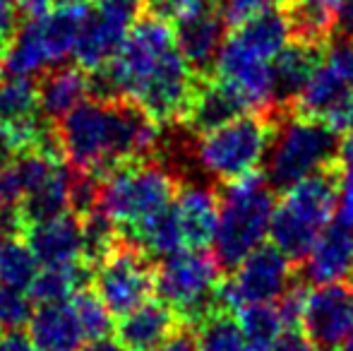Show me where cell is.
I'll return each mask as SVG.
<instances>
[{"instance_id": "obj_1", "label": "cell", "mask_w": 353, "mask_h": 351, "mask_svg": "<svg viewBox=\"0 0 353 351\" xmlns=\"http://www.w3.org/2000/svg\"><path fill=\"white\" fill-rule=\"evenodd\" d=\"M274 207V188L260 171L228 181L219 190V224L212 241L219 265L233 270L265 243Z\"/></svg>"}, {"instance_id": "obj_2", "label": "cell", "mask_w": 353, "mask_h": 351, "mask_svg": "<svg viewBox=\"0 0 353 351\" xmlns=\"http://www.w3.org/2000/svg\"><path fill=\"white\" fill-rule=\"evenodd\" d=\"M339 130L322 118L305 113H286L274 118L270 147L265 154V176L272 188H288L317 171L334 169L339 164Z\"/></svg>"}, {"instance_id": "obj_3", "label": "cell", "mask_w": 353, "mask_h": 351, "mask_svg": "<svg viewBox=\"0 0 353 351\" xmlns=\"http://www.w3.org/2000/svg\"><path fill=\"white\" fill-rule=\"evenodd\" d=\"M339 200V174L317 171L283 188L281 202L274 207L270 224L272 245L288 260L301 263L312 248L320 231L332 221Z\"/></svg>"}, {"instance_id": "obj_4", "label": "cell", "mask_w": 353, "mask_h": 351, "mask_svg": "<svg viewBox=\"0 0 353 351\" xmlns=\"http://www.w3.org/2000/svg\"><path fill=\"white\" fill-rule=\"evenodd\" d=\"M274 116L248 111L207 130L195 142L197 166L214 181H236L260 169L270 147Z\"/></svg>"}, {"instance_id": "obj_5", "label": "cell", "mask_w": 353, "mask_h": 351, "mask_svg": "<svg viewBox=\"0 0 353 351\" xmlns=\"http://www.w3.org/2000/svg\"><path fill=\"white\" fill-rule=\"evenodd\" d=\"M178 190V181L159 161H125L101 176L99 207L125 231L149 217L168 210Z\"/></svg>"}, {"instance_id": "obj_6", "label": "cell", "mask_w": 353, "mask_h": 351, "mask_svg": "<svg viewBox=\"0 0 353 351\" xmlns=\"http://www.w3.org/2000/svg\"><path fill=\"white\" fill-rule=\"evenodd\" d=\"M221 286V265L207 248H181L161 258L154 267V291L163 303L178 313L181 323L197 325L207 318L219 303Z\"/></svg>"}, {"instance_id": "obj_7", "label": "cell", "mask_w": 353, "mask_h": 351, "mask_svg": "<svg viewBox=\"0 0 353 351\" xmlns=\"http://www.w3.org/2000/svg\"><path fill=\"white\" fill-rule=\"evenodd\" d=\"M92 284L111 315L121 318L154 294V267L149 265L147 253L121 236L118 243L94 265Z\"/></svg>"}, {"instance_id": "obj_8", "label": "cell", "mask_w": 353, "mask_h": 351, "mask_svg": "<svg viewBox=\"0 0 353 351\" xmlns=\"http://www.w3.org/2000/svg\"><path fill=\"white\" fill-rule=\"evenodd\" d=\"M293 260H288L276 245L255 248L233 267L228 281L219 286V303L226 310H238L245 303H276L293 284Z\"/></svg>"}, {"instance_id": "obj_9", "label": "cell", "mask_w": 353, "mask_h": 351, "mask_svg": "<svg viewBox=\"0 0 353 351\" xmlns=\"http://www.w3.org/2000/svg\"><path fill=\"white\" fill-rule=\"evenodd\" d=\"M92 10L84 14L79 39L74 43V63L92 72L103 68L130 34L132 24L142 17L144 0H92Z\"/></svg>"}, {"instance_id": "obj_10", "label": "cell", "mask_w": 353, "mask_h": 351, "mask_svg": "<svg viewBox=\"0 0 353 351\" xmlns=\"http://www.w3.org/2000/svg\"><path fill=\"white\" fill-rule=\"evenodd\" d=\"M303 334L320 349H336L353 334V289L344 281L317 284L305 296Z\"/></svg>"}, {"instance_id": "obj_11", "label": "cell", "mask_w": 353, "mask_h": 351, "mask_svg": "<svg viewBox=\"0 0 353 351\" xmlns=\"http://www.w3.org/2000/svg\"><path fill=\"white\" fill-rule=\"evenodd\" d=\"M223 29H226V24H223L214 3L176 24V32H173L176 46L197 77L212 75L214 63H216L223 39H226Z\"/></svg>"}, {"instance_id": "obj_12", "label": "cell", "mask_w": 353, "mask_h": 351, "mask_svg": "<svg viewBox=\"0 0 353 351\" xmlns=\"http://www.w3.org/2000/svg\"><path fill=\"white\" fill-rule=\"evenodd\" d=\"M301 263L305 281L315 286L346 281L353 277V229L341 221L327 224Z\"/></svg>"}, {"instance_id": "obj_13", "label": "cell", "mask_w": 353, "mask_h": 351, "mask_svg": "<svg viewBox=\"0 0 353 351\" xmlns=\"http://www.w3.org/2000/svg\"><path fill=\"white\" fill-rule=\"evenodd\" d=\"M248 111L250 108H248L245 99L231 85L221 82L219 77H200L181 123L190 132L202 135V132L214 130L221 123L231 121V118Z\"/></svg>"}, {"instance_id": "obj_14", "label": "cell", "mask_w": 353, "mask_h": 351, "mask_svg": "<svg viewBox=\"0 0 353 351\" xmlns=\"http://www.w3.org/2000/svg\"><path fill=\"white\" fill-rule=\"evenodd\" d=\"M173 210L188 248H210L219 224V190L205 183L178 185Z\"/></svg>"}, {"instance_id": "obj_15", "label": "cell", "mask_w": 353, "mask_h": 351, "mask_svg": "<svg viewBox=\"0 0 353 351\" xmlns=\"http://www.w3.org/2000/svg\"><path fill=\"white\" fill-rule=\"evenodd\" d=\"M178 313L168 303L159 301H144L130 313L121 315L116 330V342L125 351H152L157 349L168 334H173L181 323Z\"/></svg>"}, {"instance_id": "obj_16", "label": "cell", "mask_w": 353, "mask_h": 351, "mask_svg": "<svg viewBox=\"0 0 353 351\" xmlns=\"http://www.w3.org/2000/svg\"><path fill=\"white\" fill-rule=\"evenodd\" d=\"M32 253L43 267L48 265H70L84 260L82 255V224L72 212L56 217V219L39 221L22 231Z\"/></svg>"}, {"instance_id": "obj_17", "label": "cell", "mask_w": 353, "mask_h": 351, "mask_svg": "<svg viewBox=\"0 0 353 351\" xmlns=\"http://www.w3.org/2000/svg\"><path fill=\"white\" fill-rule=\"evenodd\" d=\"M322 48L317 43H307L301 39H291L272 61V77H274V99L276 106L283 108L296 101L301 89L310 80L312 70L322 58Z\"/></svg>"}, {"instance_id": "obj_18", "label": "cell", "mask_w": 353, "mask_h": 351, "mask_svg": "<svg viewBox=\"0 0 353 351\" xmlns=\"http://www.w3.org/2000/svg\"><path fill=\"white\" fill-rule=\"evenodd\" d=\"M29 337L39 351H77L82 347V328L72 305L41 303L29 318Z\"/></svg>"}, {"instance_id": "obj_19", "label": "cell", "mask_w": 353, "mask_h": 351, "mask_svg": "<svg viewBox=\"0 0 353 351\" xmlns=\"http://www.w3.org/2000/svg\"><path fill=\"white\" fill-rule=\"evenodd\" d=\"M14 207H17L19 221H22V231L32 224L56 219V217L70 212V169L65 164L56 166L41 185L27 192Z\"/></svg>"}, {"instance_id": "obj_20", "label": "cell", "mask_w": 353, "mask_h": 351, "mask_svg": "<svg viewBox=\"0 0 353 351\" xmlns=\"http://www.w3.org/2000/svg\"><path fill=\"white\" fill-rule=\"evenodd\" d=\"M37 85L41 111L56 123L89 97V75L77 63L48 70Z\"/></svg>"}, {"instance_id": "obj_21", "label": "cell", "mask_w": 353, "mask_h": 351, "mask_svg": "<svg viewBox=\"0 0 353 351\" xmlns=\"http://www.w3.org/2000/svg\"><path fill=\"white\" fill-rule=\"evenodd\" d=\"M286 19L291 37L307 43L327 46L336 29L339 0H286Z\"/></svg>"}, {"instance_id": "obj_22", "label": "cell", "mask_w": 353, "mask_h": 351, "mask_svg": "<svg viewBox=\"0 0 353 351\" xmlns=\"http://www.w3.org/2000/svg\"><path fill=\"white\" fill-rule=\"evenodd\" d=\"M125 239L132 241L149 258H166V255L176 253V250L185 248V241H183V231L181 224H178L173 205L168 210L140 221V224L125 229Z\"/></svg>"}, {"instance_id": "obj_23", "label": "cell", "mask_w": 353, "mask_h": 351, "mask_svg": "<svg viewBox=\"0 0 353 351\" xmlns=\"http://www.w3.org/2000/svg\"><path fill=\"white\" fill-rule=\"evenodd\" d=\"M84 14H87V8H58L56 12L48 10L41 17H34L51 66H58L68 56H72Z\"/></svg>"}, {"instance_id": "obj_24", "label": "cell", "mask_w": 353, "mask_h": 351, "mask_svg": "<svg viewBox=\"0 0 353 351\" xmlns=\"http://www.w3.org/2000/svg\"><path fill=\"white\" fill-rule=\"evenodd\" d=\"M236 313L248 351H270L286 330L276 303H245Z\"/></svg>"}, {"instance_id": "obj_25", "label": "cell", "mask_w": 353, "mask_h": 351, "mask_svg": "<svg viewBox=\"0 0 353 351\" xmlns=\"http://www.w3.org/2000/svg\"><path fill=\"white\" fill-rule=\"evenodd\" d=\"M3 68L10 75H37V72L51 68L43 48L41 34H39L37 19H29L27 24L17 27L12 41H10L8 51L3 56Z\"/></svg>"}, {"instance_id": "obj_26", "label": "cell", "mask_w": 353, "mask_h": 351, "mask_svg": "<svg viewBox=\"0 0 353 351\" xmlns=\"http://www.w3.org/2000/svg\"><path fill=\"white\" fill-rule=\"evenodd\" d=\"M195 351H248L233 310L216 308L197 323Z\"/></svg>"}, {"instance_id": "obj_27", "label": "cell", "mask_w": 353, "mask_h": 351, "mask_svg": "<svg viewBox=\"0 0 353 351\" xmlns=\"http://www.w3.org/2000/svg\"><path fill=\"white\" fill-rule=\"evenodd\" d=\"M39 272V260L22 234L0 239V284L29 289Z\"/></svg>"}, {"instance_id": "obj_28", "label": "cell", "mask_w": 353, "mask_h": 351, "mask_svg": "<svg viewBox=\"0 0 353 351\" xmlns=\"http://www.w3.org/2000/svg\"><path fill=\"white\" fill-rule=\"evenodd\" d=\"M72 310L77 315V323L82 328V334L87 339H99L108 337L113 330L111 310L106 308V303L101 301V296L97 294L92 284L82 286L72 294Z\"/></svg>"}, {"instance_id": "obj_29", "label": "cell", "mask_w": 353, "mask_h": 351, "mask_svg": "<svg viewBox=\"0 0 353 351\" xmlns=\"http://www.w3.org/2000/svg\"><path fill=\"white\" fill-rule=\"evenodd\" d=\"M32 313V299L24 289L0 284V330H22Z\"/></svg>"}, {"instance_id": "obj_30", "label": "cell", "mask_w": 353, "mask_h": 351, "mask_svg": "<svg viewBox=\"0 0 353 351\" xmlns=\"http://www.w3.org/2000/svg\"><path fill=\"white\" fill-rule=\"evenodd\" d=\"M212 5V0H144V12L168 24H178Z\"/></svg>"}, {"instance_id": "obj_31", "label": "cell", "mask_w": 353, "mask_h": 351, "mask_svg": "<svg viewBox=\"0 0 353 351\" xmlns=\"http://www.w3.org/2000/svg\"><path fill=\"white\" fill-rule=\"evenodd\" d=\"M272 0H216V10L226 27H241L270 8Z\"/></svg>"}, {"instance_id": "obj_32", "label": "cell", "mask_w": 353, "mask_h": 351, "mask_svg": "<svg viewBox=\"0 0 353 351\" xmlns=\"http://www.w3.org/2000/svg\"><path fill=\"white\" fill-rule=\"evenodd\" d=\"M336 221H341V224H346L353 229V161H341Z\"/></svg>"}, {"instance_id": "obj_33", "label": "cell", "mask_w": 353, "mask_h": 351, "mask_svg": "<svg viewBox=\"0 0 353 351\" xmlns=\"http://www.w3.org/2000/svg\"><path fill=\"white\" fill-rule=\"evenodd\" d=\"M14 32H17V17H14L12 8L8 3H0V61H3L10 41H12Z\"/></svg>"}, {"instance_id": "obj_34", "label": "cell", "mask_w": 353, "mask_h": 351, "mask_svg": "<svg viewBox=\"0 0 353 351\" xmlns=\"http://www.w3.org/2000/svg\"><path fill=\"white\" fill-rule=\"evenodd\" d=\"M270 351H312V344L305 334L296 332V330H283V334L274 342Z\"/></svg>"}, {"instance_id": "obj_35", "label": "cell", "mask_w": 353, "mask_h": 351, "mask_svg": "<svg viewBox=\"0 0 353 351\" xmlns=\"http://www.w3.org/2000/svg\"><path fill=\"white\" fill-rule=\"evenodd\" d=\"M152 351H195V334L178 328L176 332L168 334V337Z\"/></svg>"}, {"instance_id": "obj_36", "label": "cell", "mask_w": 353, "mask_h": 351, "mask_svg": "<svg viewBox=\"0 0 353 351\" xmlns=\"http://www.w3.org/2000/svg\"><path fill=\"white\" fill-rule=\"evenodd\" d=\"M0 351H39L34 347L32 337L24 334L22 330H8L0 334Z\"/></svg>"}, {"instance_id": "obj_37", "label": "cell", "mask_w": 353, "mask_h": 351, "mask_svg": "<svg viewBox=\"0 0 353 351\" xmlns=\"http://www.w3.org/2000/svg\"><path fill=\"white\" fill-rule=\"evenodd\" d=\"M336 29L341 37L353 39V0H339V12H336Z\"/></svg>"}, {"instance_id": "obj_38", "label": "cell", "mask_w": 353, "mask_h": 351, "mask_svg": "<svg viewBox=\"0 0 353 351\" xmlns=\"http://www.w3.org/2000/svg\"><path fill=\"white\" fill-rule=\"evenodd\" d=\"M14 5H17V10L24 14V17H41V14H46L48 10H51L53 0H12Z\"/></svg>"}, {"instance_id": "obj_39", "label": "cell", "mask_w": 353, "mask_h": 351, "mask_svg": "<svg viewBox=\"0 0 353 351\" xmlns=\"http://www.w3.org/2000/svg\"><path fill=\"white\" fill-rule=\"evenodd\" d=\"M334 128L339 132H351L353 135V87L349 92V99H346V103H344V111H341V116Z\"/></svg>"}, {"instance_id": "obj_40", "label": "cell", "mask_w": 353, "mask_h": 351, "mask_svg": "<svg viewBox=\"0 0 353 351\" xmlns=\"http://www.w3.org/2000/svg\"><path fill=\"white\" fill-rule=\"evenodd\" d=\"M77 351H125L118 342L108 337H99V339H89L87 344H82Z\"/></svg>"}, {"instance_id": "obj_41", "label": "cell", "mask_w": 353, "mask_h": 351, "mask_svg": "<svg viewBox=\"0 0 353 351\" xmlns=\"http://www.w3.org/2000/svg\"><path fill=\"white\" fill-rule=\"evenodd\" d=\"M339 161H353V135L349 140L341 142V154H339Z\"/></svg>"}, {"instance_id": "obj_42", "label": "cell", "mask_w": 353, "mask_h": 351, "mask_svg": "<svg viewBox=\"0 0 353 351\" xmlns=\"http://www.w3.org/2000/svg\"><path fill=\"white\" fill-rule=\"evenodd\" d=\"M58 8H87L92 0H53Z\"/></svg>"}, {"instance_id": "obj_43", "label": "cell", "mask_w": 353, "mask_h": 351, "mask_svg": "<svg viewBox=\"0 0 353 351\" xmlns=\"http://www.w3.org/2000/svg\"><path fill=\"white\" fill-rule=\"evenodd\" d=\"M341 347H344V351H353V334H351L349 339H346L344 344H341Z\"/></svg>"}, {"instance_id": "obj_44", "label": "cell", "mask_w": 353, "mask_h": 351, "mask_svg": "<svg viewBox=\"0 0 353 351\" xmlns=\"http://www.w3.org/2000/svg\"><path fill=\"white\" fill-rule=\"evenodd\" d=\"M3 70L5 68H3V61H0V80H3Z\"/></svg>"}, {"instance_id": "obj_45", "label": "cell", "mask_w": 353, "mask_h": 351, "mask_svg": "<svg viewBox=\"0 0 353 351\" xmlns=\"http://www.w3.org/2000/svg\"><path fill=\"white\" fill-rule=\"evenodd\" d=\"M0 3H8V5H10V3H12V0H0Z\"/></svg>"}, {"instance_id": "obj_46", "label": "cell", "mask_w": 353, "mask_h": 351, "mask_svg": "<svg viewBox=\"0 0 353 351\" xmlns=\"http://www.w3.org/2000/svg\"><path fill=\"white\" fill-rule=\"evenodd\" d=\"M320 351H334V349H320Z\"/></svg>"}, {"instance_id": "obj_47", "label": "cell", "mask_w": 353, "mask_h": 351, "mask_svg": "<svg viewBox=\"0 0 353 351\" xmlns=\"http://www.w3.org/2000/svg\"><path fill=\"white\" fill-rule=\"evenodd\" d=\"M281 3H286V0H281Z\"/></svg>"}, {"instance_id": "obj_48", "label": "cell", "mask_w": 353, "mask_h": 351, "mask_svg": "<svg viewBox=\"0 0 353 351\" xmlns=\"http://www.w3.org/2000/svg\"><path fill=\"white\" fill-rule=\"evenodd\" d=\"M351 289H353V286H351Z\"/></svg>"}]
</instances>
